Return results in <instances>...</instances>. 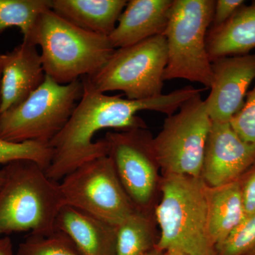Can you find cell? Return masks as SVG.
I'll return each mask as SVG.
<instances>
[{"label":"cell","instance_id":"cell-5","mask_svg":"<svg viewBox=\"0 0 255 255\" xmlns=\"http://www.w3.org/2000/svg\"><path fill=\"white\" fill-rule=\"evenodd\" d=\"M214 5V0H173L163 33L167 46L164 81L183 79L211 87L212 62L206 37Z\"/></svg>","mask_w":255,"mask_h":255},{"label":"cell","instance_id":"cell-31","mask_svg":"<svg viewBox=\"0 0 255 255\" xmlns=\"http://www.w3.org/2000/svg\"><path fill=\"white\" fill-rule=\"evenodd\" d=\"M4 180V173L3 169H0V189H1V186H2Z\"/></svg>","mask_w":255,"mask_h":255},{"label":"cell","instance_id":"cell-7","mask_svg":"<svg viewBox=\"0 0 255 255\" xmlns=\"http://www.w3.org/2000/svg\"><path fill=\"white\" fill-rule=\"evenodd\" d=\"M211 125L212 121L201 94L167 116L162 130L152 139L156 162L165 175L201 178Z\"/></svg>","mask_w":255,"mask_h":255},{"label":"cell","instance_id":"cell-13","mask_svg":"<svg viewBox=\"0 0 255 255\" xmlns=\"http://www.w3.org/2000/svg\"><path fill=\"white\" fill-rule=\"evenodd\" d=\"M0 114L16 107L36 91L46 78L37 46L22 41L3 54Z\"/></svg>","mask_w":255,"mask_h":255},{"label":"cell","instance_id":"cell-17","mask_svg":"<svg viewBox=\"0 0 255 255\" xmlns=\"http://www.w3.org/2000/svg\"><path fill=\"white\" fill-rule=\"evenodd\" d=\"M206 46L211 62L223 57L249 54L255 48V1L242 6L221 27L211 28Z\"/></svg>","mask_w":255,"mask_h":255},{"label":"cell","instance_id":"cell-19","mask_svg":"<svg viewBox=\"0 0 255 255\" xmlns=\"http://www.w3.org/2000/svg\"><path fill=\"white\" fill-rule=\"evenodd\" d=\"M52 9V0H0V33L17 27L27 42L42 15Z\"/></svg>","mask_w":255,"mask_h":255},{"label":"cell","instance_id":"cell-27","mask_svg":"<svg viewBox=\"0 0 255 255\" xmlns=\"http://www.w3.org/2000/svg\"><path fill=\"white\" fill-rule=\"evenodd\" d=\"M0 255H16L13 251L11 238L8 236L0 238Z\"/></svg>","mask_w":255,"mask_h":255},{"label":"cell","instance_id":"cell-32","mask_svg":"<svg viewBox=\"0 0 255 255\" xmlns=\"http://www.w3.org/2000/svg\"></svg>","mask_w":255,"mask_h":255},{"label":"cell","instance_id":"cell-14","mask_svg":"<svg viewBox=\"0 0 255 255\" xmlns=\"http://www.w3.org/2000/svg\"><path fill=\"white\" fill-rule=\"evenodd\" d=\"M173 0H130L110 38L115 49L133 46L163 35Z\"/></svg>","mask_w":255,"mask_h":255},{"label":"cell","instance_id":"cell-29","mask_svg":"<svg viewBox=\"0 0 255 255\" xmlns=\"http://www.w3.org/2000/svg\"><path fill=\"white\" fill-rule=\"evenodd\" d=\"M3 54L0 53V105H1V75H2V67H3Z\"/></svg>","mask_w":255,"mask_h":255},{"label":"cell","instance_id":"cell-3","mask_svg":"<svg viewBox=\"0 0 255 255\" xmlns=\"http://www.w3.org/2000/svg\"><path fill=\"white\" fill-rule=\"evenodd\" d=\"M26 43L40 46L46 76L63 85L95 75L116 50L108 36L85 31L52 9L42 15Z\"/></svg>","mask_w":255,"mask_h":255},{"label":"cell","instance_id":"cell-23","mask_svg":"<svg viewBox=\"0 0 255 255\" xmlns=\"http://www.w3.org/2000/svg\"><path fill=\"white\" fill-rule=\"evenodd\" d=\"M255 250V214L248 216L221 244L214 255H246Z\"/></svg>","mask_w":255,"mask_h":255},{"label":"cell","instance_id":"cell-11","mask_svg":"<svg viewBox=\"0 0 255 255\" xmlns=\"http://www.w3.org/2000/svg\"><path fill=\"white\" fill-rule=\"evenodd\" d=\"M211 92L205 100L212 122L230 123L241 110L255 80V53L223 57L212 62Z\"/></svg>","mask_w":255,"mask_h":255},{"label":"cell","instance_id":"cell-16","mask_svg":"<svg viewBox=\"0 0 255 255\" xmlns=\"http://www.w3.org/2000/svg\"><path fill=\"white\" fill-rule=\"evenodd\" d=\"M127 2L126 0H52V10L85 31L109 37Z\"/></svg>","mask_w":255,"mask_h":255},{"label":"cell","instance_id":"cell-10","mask_svg":"<svg viewBox=\"0 0 255 255\" xmlns=\"http://www.w3.org/2000/svg\"><path fill=\"white\" fill-rule=\"evenodd\" d=\"M119 181L135 209L144 213L155 191L157 165L145 128L109 132L105 137Z\"/></svg>","mask_w":255,"mask_h":255},{"label":"cell","instance_id":"cell-9","mask_svg":"<svg viewBox=\"0 0 255 255\" xmlns=\"http://www.w3.org/2000/svg\"><path fill=\"white\" fill-rule=\"evenodd\" d=\"M61 180L64 205L82 210L115 227L137 211L108 155L82 164Z\"/></svg>","mask_w":255,"mask_h":255},{"label":"cell","instance_id":"cell-28","mask_svg":"<svg viewBox=\"0 0 255 255\" xmlns=\"http://www.w3.org/2000/svg\"><path fill=\"white\" fill-rule=\"evenodd\" d=\"M163 255H187L182 252L177 251V250L169 249L164 252Z\"/></svg>","mask_w":255,"mask_h":255},{"label":"cell","instance_id":"cell-15","mask_svg":"<svg viewBox=\"0 0 255 255\" xmlns=\"http://www.w3.org/2000/svg\"><path fill=\"white\" fill-rule=\"evenodd\" d=\"M117 228L68 205L60 209L55 222V231L66 235L81 255H115Z\"/></svg>","mask_w":255,"mask_h":255},{"label":"cell","instance_id":"cell-24","mask_svg":"<svg viewBox=\"0 0 255 255\" xmlns=\"http://www.w3.org/2000/svg\"><path fill=\"white\" fill-rule=\"evenodd\" d=\"M230 124L243 141L255 147V85L247 94L244 105Z\"/></svg>","mask_w":255,"mask_h":255},{"label":"cell","instance_id":"cell-25","mask_svg":"<svg viewBox=\"0 0 255 255\" xmlns=\"http://www.w3.org/2000/svg\"><path fill=\"white\" fill-rule=\"evenodd\" d=\"M246 4L244 0H217L215 1L212 27L222 26L233 17V15Z\"/></svg>","mask_w":255,"mask_h":255},{"label":"cell","instance_id":"cell-22","mask_svg":"<svg viewBox=\"0 0 255 255\" xmlns=\"http://www.w3.org/2000/svg\"><path fill=\"white\" fill-rule=\"evenodd\" d=\"M53 157V148L48 142H13L0 137V164L17 160H31L46 170Z\"/></svg>","mask_w":255,"mask_h":255},{"label":"cell","instance_id":"cell-21","mask_svg":"<svg viewBox=\"0 0 255 255\" xmlns=\"http://www.w3.org/2000/svg\"><path fill=\"white\" fill-rule=\"evenodd\" d=\"M16 255H81L71 240L55 231L48 235L30 233L20 243Z\"/></svg>","mask_w":255,"mask_h":255},{"label":"cell","instance_id":"cell-26","mask_svg":"<svg viewBox=\"0 0 255 255\" xmlns=\"http://www.w3.org/2000/svg\"><path fill=\"white\" fill-rule=\"evenodd\" d=\"M243 206L246 218L255 214V171L242 187Z\"/></svg>","mask_w":255,"mask_h":255},{"label":"cell","instance_id":"cell-4","mask_svg":"<svg viewBox=\"0 0 255 255\" xmlns=\"http://www.w3.org/2000/svg\"><path fill=\"white\" fill-rule=\"evenodd\" d=\"M207 185L201 178L167 174L162 200L155 209L159 251L177 250L187 255H214L208 229Z\"/></svg>","mask_w":255,"mask_h":255},{"label":"cell","instance_id":"cell-1","mask_svg":"<svg viewBox=\"0 0 255 255\" xmlns=\"http://www.w3.org/2000/svg\"><path fill=\"white\" fill-rule=\"evenodd\" d=\"M82 81L81 99L65 127L49 142L53 157L45 172L54 182L82 164L107 155L105 139L93 140L97 132L107 128L122 131L145 128V122L137 117L138 112L152 111L172 115L202 92L189 85L147 100H130L97 91L86 78Z\"/></svg>","mask_w":255,"mask_h":255},{"label":"cell","instance_id":"cell-12","mask_svg":"<svg viewBox=\"0 0 255 255\" xmlns=\"http://www.w3.org/2000/svg\"><path fill=\"white\" fill-rule=\"evenodd\" d=\"M255 162V147L243 141L230 123L212 122L201 179L210 187L235 182Z\"/></svg>","mask_w":255,"mask_h":255},{"label":"cell","instance_id":"cell-6","mask_svg":"<svg viewBox=\"0 0 255 255\" xmlns=\"http://www.w3.org/2000/svg\"><path fill=\"white\" fill-rule=\"evenodd\" d=\"M82 93V79L63 85L46 76L26 100L0 114V137L49 143L68 122Z\"/></svg>","mask_w":255,"mask_h":255},{"label":"cell","instance_id":"cell-2","mask_svg":"<svg viewBox=\"0 0 255 255\" xmlns=\"http://www.w3.org/2000/svg\"><path fill=\"white\" fill-rule=\"evenodd\" d=\"M2 169L0 236L24 231L38 235L54 232L57 215L64 206L59 184L33 161H14Z\"/></svg>","mask_w":255,"mask_h":255},{"label":"cell","instance_id":"cell-18","mask_svg":"<svg viewBox=\"0 0 255 255\" xmlns=\"http://www.w3.org/2000/svg\"><path fill=\"white\" fill-rule=\"evenodd\" d=\"M208 229L212 246L221 244L246 219L242 187L237 181L206 189Z\"/></svg>","mask_w":255,"mask_h":255},{"label":"cell","instance_id":"cell-30","mask_svg":"<svg viewBox=\"0 0 255 255\" xmlns=\"http://www.w3.org/2000/svg\"><path fill=\"white\" fill-rule=\"evenodd\" d=\"M164 252H162L157 250V248H154L152 251L149 252L147 255H163Z\"/></svg>","mask_w":255,"mask_h":255},{"label":"cell","instance_id":"cell-20","mask_svg":"<svg viewBox=\"0 0 255 255\" xmlns=\"http://www.w3.org/2000/svg\"><path fill=\"white\" fill-rule=\"evenodd\" d=\"M155 245L145 213L135 211L117 228L115 255H145Z\"/></svg>","mask_w":255,"mask_h":255},{"label":"cell","instance_id":"cell-8","mask_svg":"<svg viewBox=\"0 0 255 255\" xmlns=\"http://www.w3.org/2000/svg\"><path fill=\"white\" fill-rule=\"evenodd\" d=\"M167 63V41L158 35L116 49L100 71L85 78L102 93L121 91L128 100H147L162 95Z\"/></svg>","mask_w":255,"mask_h":255}]
</instances>
